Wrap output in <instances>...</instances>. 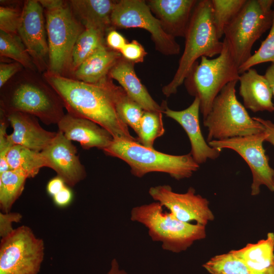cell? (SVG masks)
<instances>
[{"mask_svg":"<svg viewBox=\"0 0 274 274\" xmlns=\"http://www.w3.org/2000/svg\"><path fill=\"white\" fill-rule=\"evenodd\" d=\"M42 75L58 94L67 113L96 123L114 140L138 142L116 112L113 96L114 83L109 76L91 84L48 71Z\"/></svg>","mask_w":274,"mask_h":274,"instance_id":"6da1fadb","label":"cell"},{"mask_svg":"<svg viewBox=\"0 0 274 274\" xmlns=\"http://www.w3.org/2000/svg\"><path fill=\"white\" fill-rule=\"evenodd\" d=\"M0 106L6 114L27 113L46 125L57 124L65 115L60 97L42 74L24 68L1 88Z\"/></svg>","mask_w":274,"mask_h":274,"instance_id":"7a4b0ae2","label":"cell"},{"mask_svg":"<svg viewBox=\"0 0 274 274\" xmlns=\"http://www.w3.org/2000/svg\"><path fill=\"white\" fill-rule=\"evenodd\" d=\"M184 38V49L176 72L162 89L167 97L177 92L198 58L219 55L223 49V42L220 41L213 21L211 0L198 1Z\"/></svg>","mask_w":274,"mask_h":274,"instance_id":"3957f363","label":"cell"},{"mask_svg":"<svg viewBox=\"0 0 274 274\" xmlns=\"http://www.w3.org/2000/svg\"><path fill=\"white\" fill-rule=\"evenodd\" d=\"M44 11L49 46L48 71L70 77L74 45L85 27L68 1L39 0Z\"/></svg>","mask_w":274,"mask_h":274,"instance_id":"277c9868","label":"cell"},{"mask_svg":"<svg viewBox=\"0 0 274 274\" xmlns=\"http://www.w3.org/2000/svg\"><path fill=\"white\" fill-rule=\"evenodd\" d=\"M103 151L125 161L131 174L139 178L151 172H161L180 180L191 177L199 167L190 153L182 155L165 154L136 141L114 139Z\"/></svg>","mask_w":274,"mask_h":274,"instance_id":"5b68a950","label":"cell"},{"mask_svg":"<svg viewBox=\"0 0 274 274\" xmlns=\"http://www.w3.org/2000/svg\"><path fill=\"white\" fill-rule=\"evenodd\" d=\"M130 219L143 224L152 241L161 242L163 250L174 253L186 251L207 235L206 226L180 221L157 201L133 208Z\"/></svg>","mask_w":274,"mask_h":274,"instance_id":"8992f818","label":"cell"},{"mask_svg":"<svg viewBox=\"0 0 274 274\" xmlns=\"http://www.w3.org/2000/svg\"><path fill=\"white\" fill-rule=\"evenodd\" d=\"M216 58L202 56L193 65L184 81L188 93L200 101V112L203 119L210 112L216 97L228 83L239 80L240 74L227 41Z\"/></svg>","mask_w":274,"mask_h":274,"instance_id":"52a82bcc","label":"cell"},{"mask_svg":"<svg viewBox=\"0 0 274 274\" xmlns=\"http://www.w3.org/2000/svg\"><path fill=\"white\" fill-rule=\"evenodd\" d=\"M238 81L228 83L216 97L211 110L203 119L208 143L244 136L264 131L262 124L248 114L238 100L235 86Z\"/></svg>","mask_w":274,"mask_h":274,"instance_id":"ba28073f","label":"cell"},{"mask_svg":"<svg viewBox=\"0 0 274 274\" xmlns=\"http://www.w3.org/2000/svg\"><path fill=\"white\" fill-rule=\"evenodd\" d=\"M273 5L272 0H247L239 13L225 26L224 39L238 68L251 56L255 42L270 28Z\"/></svg>","mask_w":274,"mask_h":274,"instance_id":"9c48e42d","label":"cell"},{"mask_svg":"<svg viewBox=\"0 0 274 274\" xmlns=\"http://www.w3.org/2000/svg\"><path fill=\"white\" fill-rule=\"evenodd\" d=\"M43 240L22 225L1 238L0 274H38L44 257Z\"/></svg>","mask_w":274,"mask_h":274,"instance_id":"30bf717a","label":"cell"},{"mask_svg":"<svg viewBox=\"0 0 274 274\" xmlns=\"http://www.w3.org/2000/svg\"><path fill=\"white\" fill-rule=\"evenodd\" d=\"M113 28H140L151 35L156 50L166 56L176 55L180 46L167 34L151 12L146 1H117L111 18Z\"/></svg>","mask_w":274,"mask_h":274,"instance_id":"8fae6325","label":"cell"},{"mask_svg":"<svg viewBox=\"0 0 274 274\" xmlns=\"http://www.w3.org/2000/svg\"><path fill=\"white\" fill-rule=\"evenodd\" d=\"M266 137V133L264 131L255 134L213 140L208 143L211 147L221 151L223 149H231L246 161L252 175L251 186L252 196L260 193L262 185L274 192V169L269 165L268 157L263 146Z\"/></svg>","mask_w":274,"mask_h":274,"instance_id":"7c38bea8","label":"cell"},{"mask_svg":"<svg viewBox=\"0 0 274 274\" xmlns=\"http://www.w3.org/2000/svg\"><path fill=\"white\" fill-rule=\"evenodd\" d=\"M18 35L31 57L38 72L42 74L49 66V46L44 9L39 0L23 3Z\"/></svg>","mask_w":274,"mask_h":274,"instance_id":"4fadbf2b","label":"cell"},{"mask_svg":"<svg viewBox=\"0 0 274 274\" xmlns=\"http://www.w3.org/2000/svg\"><path fill=\"white\" fill-rule=\"evenodd\" d=\"M149 193L152 198L166 208L178 220L188 223L206 226L214 219L209 207V201L199 194H196L193 187H189L184 193L174 192L167 185L151 187Z\"/></svg>","mask_w":274,"mask_h":274,"instance_id":"5bb4252c","label":"cell"},{"mask_svg":"<svg viewBox=\"0 0 274 274\" xmlns=\"http://www.w3.org/2000/svg\"><path fill=\"white\" fill-rule=\"evenodd\" d=\"M47 167L53 169L66 185L73 187L86 176L76 147L60 131L50 144L41 152Z\"/></svg>","mask_w":274,"mask_h":274,"instance_id":"9a60e30c","label":"cell"},{"mask_svg":"<svg viewBox=\"0 0 274 274\" xmlns=\"http://www.w3.org/2000/svg\"><path fill=\"white\" fill-rule=\"evenodd\" d=\"M162 113L177 122L186 132L191 146L190 153L194 160L199 165L208 159H215L220 156L221 150L211 147L202 134L199 118L200 101L194 97L192 103L186 109L175 111L169 109L163 101Z\"/></svg>","mask_w":274,"mask_h":274,"instance_id":"2e32d148","label":"cell"},{"mask_svg":"<svg viewBox=\"0 0 274 274\" xmlns=\"http://www.w3.org/2000/svg\"><path fill=\"white\" fill-rule=\"evenodd\" d=\"M151 12L169 35L185 37L197 0L146 1Z\"/></svg>","mask_w":274,"mask_h":274,"instance_id":"e0dca14e","label":"cell"},{"mask_svg":"<svg viewBox=\"0 0 274 274\" xmlns=\"http://www.w3.org/2000/svg\"><path fill=\"white\" fill-rule=\"evenodd\" d=\"M57 125L66 139L78 142L84 149L96 147L104 150L114 140L112 134L96 123L67 113Z\"/></svg>","mask_w":274,"mask_h":274,"instance_id":"ac0fdd59","label":"cell"},{"mask_svg":"<svg viewBox=\"0 0 274 274\" xmlns=\"http://www.w3.org/2000/svg\"><path fill=\"white\" fill-rule=\"evenodd\" d=\"M6 115L13 128L12 133L8 135V138L14 145H20L41 152L56 135L57 132L44 129L37 117L31 115L20 112Z\"/></svg>","mask_w":274,"mask_h":274,"instance_id":"d6986e66","label":"cell"},{"mask_svg":"<svg viewBox=\"0 0 274 274\" xmlns=\"http://www.w3.org/2000/svg\"><path fill=\"white\" fill-rule=\"evenodd\" d=\"M238 81L239 93L246 109L254 113L274 111L272 89L264 75L251 68L240 75Z\"/></svg>","mask_w":274,"mask_h":274,"instance_id":"ffe728a7","label":"cell"},{"mask_svg":"<svg viewBox=\"0 0 274 274\" xmlns=\"http://www.w3.org/2000/svg\"><path fill=\"white\" fill-rule=\"evenodd\" d=\"M134 64L121 57L109 73V77L116 80L126 93L144 111L163 112V108L151 97L138 77Z\"/></svg>","mask_w":274,"mask_h":274,"instance_id":"44dd1931","label":"cell"},{"mask_svg":"<svg viewBox=\"0 0 274 274\" xmlns=\"http://www.w3.org/2000/svg\"><path fill=\"white\" fill-rule=\"evenodd\" d=\"M71 9L85 28H94L107 33L113 28L111 15L117 1L71 0Z\"/></svg>","mask_w":274,"mask_h":274,"instance_id":"7402d4cb","label":"cell"},{"mask_svg":"<svg viewBox=\"0 0 274 274\" xmlns=\"http://www.w3.org/2000/svg\"><path fill=\"white\" fill-rule=\"evenodd\" d=\"M121 57L120 52L103 45L78 67L71 78L88 83H98L108 76Z\"/></svg>","mask_w":274,"mask_h":274,"instance_id":"603a6c76","label":"cell"},{"mask_svg":"<svg viewBox=\"0 0 274 274\" xmlns=\"http://www.w3.org/2000/svg\"><path fill=\"white\" fill-rule=\"evenodd\" d=\"M230 251L258 273L274 274V233L268 232L265 239Z\"/></svg>","mask_w":274,"mask_h":274,"instance_id":"cb8c5ba5","label":"cell"},{"mask_svg":"<svg viewBox=\"0 0 274 274\" xmlns=\"http://www.w3.org/2000/svg\"><path fill=\"white\" fill-rule=\"evenodd\" d=\"M10 169L19 172L27 178H34L43 167H47L41 152L20 145H14L7 155Z\"/></svg>","mask_w":274,"mask_h":274,"instance_id":"d4e9b609","label":"cell"},{"mask_svg":"<svg viewBox=\"0 0 274 274\" xmlns=\"http://www.w3.org/2000/svg\"><path fill=\"white\" fill-rule=\"evenodd\" d=\"M106 33L97 29L85 28L73 50L70 78L87 58L100 46L106 44Z\"/></svg>","mask_w":274,"mask_h":274,"instance_id":"484cf974","label":"cell"},{"mask_svg":"<svg viewBox=\"0 0 274 274\" xmlns=\"http://www.w3.org/2000/svg\"><path fill=\"white\" fill-rule=\"evenodd\" d=\"M113 96L116 112L127 126L139 133L140 124L144 110L126 93L120 86L115 84L113 87Z\"/></svg>","mask_w":274,"mask_h":274,"instance_id":"4316f807","label":"cell"},{"mask_svg":"<svg viewBox=\"0 0 274 274\" xmlns=\"http://www.w3.org/2000/svg\"><path fill=\"white\" fill-rule=\"evenodd\" d=\"M27 178L22 173L9 169L0 173V208L9 213L24 189Z\"/></svg>","mask_w":274,"mask_h":274,"instance_id":"83f0119b","label":"cell"},{"mask_svg":"<svg viewBox=\"0 0 274 274\" xmlns=\"http://www.w3.org/2000/svg\"><path fill=\"white\" fill-rule=\"evenodd\" d=\"M0 55L21 64L24 69L38 72L31 57L17 34L0 30Z\"/></svg>","mask_w":274,"mask_h":274,"instance_id":"f1b7e54d","label":"cell"},{"mask_svg":"<svg viewBox=\"0 0 274 274\" xmlns=\"http://www.w3.org/2000/svg\"><path fill=\"white\" fill-rule=\"evenodd\" d=\"M202 266L211 274H259L230 251L213 257Z\"/></svg>","mask_w":274,"mask_h":274,"instance_id":"f546056e","label":"cell"},{"mask_svg":"<svg viewBox=\"0 0 274 274\" xmlns=\"http://www.w3.org/2000/svg\"><path fill=\"white\" fill-rule=\"evenodd\" d=\"M247 0H211L212 18L218 37L224 35L225 26L236 16Z\"/></svg>","mask_w":274,"mask_h":274,"instance_id":"4dcf8cb0","label":"cell"},{"mask_svg":"<svg viewBox=\"0 0 274 274\" xmlns=\"http://www.w3.org/2000/svg\"><path fill=\"white\" fill-rule=\"evenodd\" d=\"M161 112L144 111L141 118L138 142L146 147L154 148L155 140L162 136L165 131Z\"/></svg>","mask_w":274,"mask_h":274,"instance_id":"1f68e13d","label":"cell"},{"mask_svg":"<svg viewBox=\"0 0 274 274\" xmlns=\"http://www.w3.org/2000/svg\"><path fill=\"white\" fill-rule=\"evenodd\" d=\"M267 62L274 63V6L272 24L268 36L259 49L239 67V73L241 75L256 65Z\"/></svg>","mask_w":274,"mask_h":274,"instance_id":"d6a6232c","label":"cell"},{"mask_svg":"<svg viewBox=\"0 0 274 274\" xmlns=\"http://www.w3.org/2000/svg\"><path fill=\"white\" fill-rule=\"evenodd\" d=\"M0 30L7 33L17 34L20 24L23 7L6 4L1 1Z\"/></svg>","mask_w":274,"mask_h":274,"instance_id":"836d02e7","label":"cell"},{"mask_svg":"<svg viewBox=\"0 0 274 274\" xmlns=\"http://www.w3.org/2000/svg\"><path fill=\"white\" fill-rule=\"evenodd\" d=\"M9 124L7 115L0 110V173L10 169L7 161V155L14 145L8 138L7 129Z\"/></svg>","mask_w":274,"mask_h":274,"instance_id":"e575fe53","label":"cell"},{"mask_svg":"<svg viewBox=\"0 0 274 274\" xmlns=\"http://www.w3.org/2000/svg\"><path fill=\"white\" fill-rule=\"evenodd\" d=\"M120 52L123 58L134 64L143 62L147 54L142 45L134 40L127 42Z\"/></svg>","mask_w":274,"mask_h":274,"instance_id":"d590c367","label":"cell"},{"mask_svg":"<svg viewBox=\"0 0 274 274\" xmlns=\"http://www.w3.org/2000/svg\"><path fill=\"white\" fill-rule=\"evenodd\" d=\"M23 68L21 64L14 61L9 62L1 61L0 88Z\"/></svg>","mask_w":274,"mask_h":274,"instance_id":"8d00e7d4","label":"cell"},{"mask_svg":"<svg viewBox=\"0 0 274 274\" xmlns=\"http://www.w3.org/2000/svg\"><path fill=\"white\" fill-rule=\"evenodd\" d=\"M22 219V215L19 213H0V236L4 237L11 233L14 229L13 223L19 222Z\"/></svg>","mask_w":274,"mask_h":274,"instance_id":"74e56055","label":"cell"},{"mask_svg":"<svg viewBox=\"0 0 274 274\" xmlns=\"http://www.w3.org/2000/svg\"><path fill=\"white\" fill-rule=\"evenodd\" d=\"M105 40L109 48L118 52H120L127 43L125 37L115 29H112L107 33Z\"/></svg>","mask_w":274,"mask_h":274,"instance_id":"f35d334b","label":"cell"},{"mask_svg":"<svg viewBox=\"0 0 274 274\" xmlns=\"http://www.w3.org/2000/svg\"><path fill=\"white\" fill-rule=\"evenodd\" d=\"M53 197L54 204L59 208L68 206L72 202L73 194L69 186L66 185Z\"/></svg>","mask_w":274,"mask_h":274,"instance_id":"ab89813d","label":"cell"},{"mask_svg":"<svg viewBox=\"0 0 274 274\" xmlns=\"http://www.w3.org/2000/svg\"><path fill=\"white\" fill-rule=\"evenodd\" d=\"M66 184L62 179L57 176L51 179L47 183L46 190L50 196L53 197L60 191L65 186Z\"/></svg>","mask_w":274,"mask_h":274,"instance_id":"60d3db41","label":"cell"},{"mask_svg":"<svg viewBox=\"0 0 274 274\" xmlns=\"http://www.w3.org/2000/svg\"><path fill=\"white\" fill-rule=\"evenodd\" d=\"M253 118L263 126L264 131L266 133L265 141L269 143L274 147V123L260 117H254Z\"/></svg>","mask_w":274,"mask_h":274,"instance_id":"b9f144b4","label":"cell"},{"mask_svg":"<svg viewBox=\"0 0 274 274\" xmlns=\"http://www.w3.org/2000/svg\"><path fill=\"white\" fill-rule=\"evenodd\" d=\"M264 76L266 77L270 84L273 93V96H274V63H271V64L267 68L265 72Z\"/></svg>","mask_w":274,"mask_h":274,"instance_id":"7bdbcfd3","label":"cell"},{"mask_svg":"<svg viewBox=\"0 0 274 274\" xmlns=\"http://www.w3.org/2000/svg\"><path fill=\"white\" fill-rule=\"evenodd\" d=\"M107 274H127V272L121 269L117 260L116 259L112 260L111 263V267Z\"/></svg>","mask_w":274,"mask_h":274,"instance_id":"ee69618b","label":"cell"},{"mask_svg":"<svg viewBox=\"0 0 274 274\" xmlns=\"http://www.w3.org/2000/svg\"><path fill=\"white\" fill-rule=\"evenodd\" d=\"M273 3H274V1H273Z\"/></svg>","mask_w":274,"mask_h":274,"instance_id":"f6af8a7d","label":"cell"}]
</instances>
